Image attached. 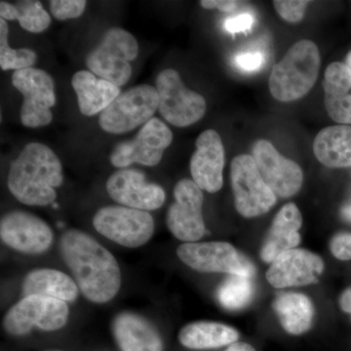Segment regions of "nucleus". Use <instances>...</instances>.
<instances>
[{
	"mask_svg": "<svg viewBox=\"0 0 351 351\" xmlns=\"http://www.w3.org/2000/svg\"><path fill=\"white\" fill-rule=\"evenodd\" d=\"M334 257L341 261L351 260V233H339L330 243Z\"/></svg>",
	"mask_w": 351,
	"mask_h": 351,
	"instance_id": "32",
	"label": "nucleus"
},
{
	"mask_svg": "<svg viewBox=\"0 0 351 351\" xmlns=\"http://www.w3.org/2000/svg\"><path fill=\"white\" fill-rule=\"evenodd\" d=\"M9 27L6 21L0 19V66L3 71H20L32 68L36 63L38 55L27 48L13 49L8 43Z\"/></svg>",
	"mask_w": 351,
	"mask_h": 351,
	"instance_id": "29",
	"label": "nucleus"
},
{
	"mask_svg": "<svg viewBox=\"0 0 351 351\" xmlns=\"http://www.w3.org/2000/svg\"><path fill=\"white\" fill-rule=\"evenodd\" d=\"M138 53V43L133 34L121 27H110L101 43L88 55L86 64L94 75L121 87L130 80V62L137 58Z\"/></svg>",
	"mask_w": 351,
	"mask_h": 351,
	"instance_id": "4",
	"label": "nucleus"
},
{
	"mask_svg": "<svg viewBox=\"0 0 351 351\" xmlns=\"http://www.w3.org/2000/svg\"><path fill=\"white\" fill-rule=\"evenodd\" d=\"M13 86L24 97L20 110L23 125L38 128L52 122L51 108L56 104L54 80L40 69L29 68L14 71Z\"/></svg>",
	"mask_w": 351,
	"mask_h": 351,
	"instance_id": "8",
	"label": "nucleus"
},
{
	"mask_svg": "<svg viewBox=\"0 0 351 351\" xmlns=\"http://www.w3.org/2000/svg\"><path fill=\"white\" fill-rule=\"evenodd\" d=\"M71 85L77 96L80 112L85 117L101 113L121 94L119 86L103 78H97L88 71L75 73Z\"/></svg>",
	"mask_w": 351,
	"mask_h": 351,
	"instance_id": "22",
	"label": "nucleus"
},
{
	"mask_svg": "<svg viewBox=\"0 0 351 351\" xmlns=\"http://www.w3.org/2000/svg\"><path fill=\"white\" fill-rule=\"evenodd\" d=\"M235 62L242 71H256L262 68L265 57L261 52L242 53L237 57Z\"/></svg>",
	"mask_w": 351,
	"mask_h": 351,
	"instance_id": "33",
	"label": "nucleus"
},
{
	"mask_svg": "<svg viewBox=\"0 0 351 351\" xmlns=\"http://www.w3.org/2000/svg\"><path fill=\"white\" fill-rule=\"evenodd\" d=\"M230 181L235 208L244 218L262 216L276 205V195L263 181L253 156L240 154L233 158Z\"/></svg>",
	"mask_w": 351,
	"mask_h": 351,
	"instance_id": "6",
	"label": "nucleus"
},
{
	"mask_svg": "<svg viewBox=\"0 0 351 351\" xmlns=\"http://www.w3.org/2000/svg\"><path fill=\"white\" fill-rule=\"evenodd\" d=\"M255 287L249 277L230 276L221 284L217 297L221 306L228 311H239L254 299Z\"/></svg>",
	"mask_w": 351,
	"mask_h": 351,
	"instance_id": "28",
	"label": "nucleus"
},
{
	"mask_svg": "<svg viewBox=\"0 0 351 351\" xmlns=\"http://www.w3.org/2000/svg\"><path fill=\"white\" fill-rule=\"evenodd\" d=\"M313 152L317 160L326 167H350L351 126L336 125L322 129L314 140Z\"/></svg>",
	"mask_w": 351,
	"mask_h": 351,
	"instance_id": "25",
	"label": "nucleus"
},
{
	"mask_svg": "<svg viewBox=\"0 0 351 351\" xmlns=\"http://www.w3.org/2000/svg\"><path fill=\"white\" fill-rule=\"evenodd\" d=\"M156 88L141 84L123 92L100 113L99 125L110 134L128 133L144 126L158 110Z\"/></svg>",
	"mask_w": 351,
	"mask_h": 351,
	"instance_id": "5",
	"label": "nucleus"
},
{
	"mask_svg": "<svg viewBox=\"0 0 351 351\" xmlns=\"http://www.w3.org/2000/svg\"><path fill=\"white\" fill-rule=\"evenodd\" d=\"M60 252L88 301L106 304L119 292V263L93 237L80 230H69L60 239Z\"/></svg>",
	"mask_w": 351,
	"mask_h": 351,
	"instance_id": "1",
	"label": "nucleus"
},
{
	"mask_svg": "<svg viewBox=\"0 0 351 351\" xmlns=\"http://www.w3.org/2000/svg\"><path fill=\"white\" fill-rule=\"evenodd\" d=\"M158 110L166 121L186 127L199 121L206 112L204 97L184 86L179 73L173 69L161 71L156 78Z\"/></svg>",
	"mask_w": 351,
	"mask_h": 351,
	"instance_id": "7",
	"label": "nucleus"
},
{
	"mask_svg": "<svg viewBox=\"0 0 351 351\" xmlns=\"http://www.w3.org/2000/svg\"><path fill=\"white\" fill-rule=\"evenodd\" d=\"M274 311L283 329L293 336L308 331L313 325L314 307L306 295L300 293H282L274 302Z\"/></svg>",
	"mask_w": 351,
	"mask_h": 351,
	"instance_id": "26",
	"label": "nucleus"
},
{
	"mask_svg": "<svg viewBox=\"0 0 351 351\" xmlns=\"http://www.w3.org/2000/svg\"><path fill=\"white\" fill-rule=\"evenodd\" d=\"M341 216H343V218L345 219L346 221L351 223V202L350 204L343 208V210H341Z\"/></svg>",
	"mask_w": 351,
	"mask_h": 351,
	"instance_id": "38",
	"label": "nucleus"
},
{
	"mask_svg": "<svg viewBox=\"0 0 351 351\" xmlns=\"http://www.w3.org/2000/svg\"><path fill=\"white\" fill-rule=\"evenodd\" d=\"M346 66L351 69V52L348 54V58H346Z\"/></svg>",
	"mask_w": 351,
	"mask_h": 351,
	"instance_id": "39",
	"label": "nucleus"
},
{
	"mask_svg": "<svg viewBox=\"0 0 351 351\" xmlns=\"http://www.w3.org/2000/svg\"><path fill=\"white\" fill-rule=\"evenodd\" d=\"M93 226L103 237L127 248L147 243L154 232V218L149 212L125 206L101 208L94 216Z\"/></svg>",
	"mask_w": 351,
	"mask_h": 351,
	"instance_id": "10",
	"label": "nucleus"
},
{
	"mask_svg": "<svg viewBox=\"0 0 351 351\" xmlns=\"http://www.w3.org/2000/svg\"><path fill=\"white\" fill-rule=\"evenodd\" d=\"M324 103L329 117L341 124H351V69L335 62L325 71Z\"/></svg>",
	"mask_w": 351,
	"mask_h": 351,
	"instance_id": "21",
	"label": "nucleus"
},
{
	"mask_svg": "<svg viewBox=\"0 0 351 351\" xmlns=\"http://www.w3.org/2000/svg\"><path fill=\"white\" fill-rule=\"evenodd\" d=\"M252 152L258 172L274 195L288 198L301 189L304 181L302 168L295 161L284 157L271 143L258 140Z\"/></svg>",
	"mask_w": 351,
	"mask_h": 351,
	"instance_id": "14",
	"label": "nucleus"
},
{
	"mask_svg": "<svg viewBox=\"0 0 351 351\" xmlns=\"http://www.w3.org/2000/svg\"><path fill=\"white\" fill-rule=\"evenodd\" d=\"M200 5L205 9H218L221 12H232L239 6L234 0H201Z\"/></svg>",
	"mask_w": 351,
	"mask_h": 351,
	"instance_id": "35",
	"label": "nucleus"
},
{
	"mask_svg": "<svg viewBox=\"0 0 351 351\" xmlns=\"http://www.w3.org/2000/svg\"><path fill=\"white\" fill-rule=\"evenodd\" d=\"M113 338L121 351H163L156 326L140 314L125 311L112 321Z\"/></svg>",
	"mask_w": 351,
	"mask_h": 351,
	"instance_id": "19",
	"label": "nucleus"
},
{
	"mask_svg": "<svg viewBox=\"0 0 351 351\" xmlns=\"http://www.w3.org/2000/svg\"><path fill=\"white\" fill-rule=\"evenodd\" d=\"M324 270L319 256L304 249H292L271 263L267 280L274 288L298 287L315 283Z\"/></svg>",
	"mask_w": 351,
	"mask_h": 351,
	"instance_id": "17",
	"label": "nucleus"
},
{
	"mask_svg": "<svg viewBox=\"0 0 351 351\" xmlns=\"http://www.w3.org/2000/svg\"><path fill=\"white\" fill-rule=\"evenodd\" d=\"M339 306H341V311L350 313L351 316V287L346 289L341 295Z\"/></svg>",
	"mask_w": 351,
	"mask_h": 351,
	"instance_id": "36",
	"label": "nucleus"
},
{
	"mask_svg": "<svg viewBox=\"0 0 351 351\" xmlns=\"http://www.w3.org/2000/svg\"><path fill=\"white\" fill-rule=\"evenodd\" d=\"M0 237L14 250L38 255L50 248L54 235L48 223L36 215L13 211L2 217Z\"/></svg>",
	"mask_w": 351,
	"mask_h": 351,
	"instance_id": "15",
	"label": "nucleus"
},
{
	"mask_svg": "<svg viewBox=\"0 0 351 351\" xmlns=\"http://www.w3.org/2000/svg\"><path fill=\"white\" fill-rule=\"evenodd\" d=\"M320 54L311 40L295 43L285 56L272 69L269 90L280 101L299 100L315 84L320 69Z\"/></svg>",
	"mask_w": 351,
	"mask_h": 351,
	"instance_id": "3",
	"label": "nucleus"
},
{
	"mask_svg": "<svg viewBox=\"0 0 351 351\" xmlns=\"http://www.w3.org/2000/svg\"><path fill=\"white\" fill-rule=\"evenodd\" d=\"M302 217L294 203H288L281 208L272 221L269 233L261 249V258L265 263H272L281 254L285 253L301 243L299 230L302 228Z\"/></svg>",
	"mask_w": 351,
	"mask_h": 351,
	"instance_id": "20",
	"label": "nucleus"
},
{
	"mask_svg": "<svg viewBox=\"0 0 351 351\" xmlns=\"http://www.w3.org/2000/svg\"><path fill=\"white\" fill-rule=\"evenodd\" d=\"M107 191L122 206L152 211L158 209L166 199L161 186L145 181L140 171L121 169L113 173L107 182Z\"/></svg>",
	"mask_w": 351,
	"mask_h": 351,
	"instance_id": "16",
	"label": "nucleus"
},
{
	"mask_svg": "<svg viewBox=\"0 0 351 351\" xmlns=\"http://www.w3.org/2000/svg\"><path fill=\"white\" fill-rule=\"evenodd\" d=\"M86 4L84 0H52L50 11L57 20L76 19L84 12Z\"/></svg>",
	"mask_w": 351,
	"mask_h": 351,
	"instance_id": "30",
	"label": "nucleus"
},
{
	"mask_svg": "<svg viewBox=\"0 0 351 351\" xmlns=\"http://www.w3.org/2000/svg\"><path fill=\"white\" fill-rule=\"evenodd\" d=\"M253 24L254 17L251 14H240L237 17L226 20L225 29L230 34H237V32L249 31Z\"/></svg>",
	"mask_w": 351,
	"mask_h": 351,
	"instance_id": "34",
	"label": "nucleus"
},
{
	"mask_svg": "<svg viewBox=\"0 0 351 351\" xmlns=\"http://www.w3.org/2000/svg\"><path fill=\"white\" fill-rule=\"evenodd\" d=\"M68 318L66 302L43 295H29L9 309L4 316L3 327L12 336H24L34 326L44 331H57L66 324Z\"/></svg>",
	"mask_w": 351,
	"mask_h": 351,
	"instance_id": "9",
	"label": "nucleus"
},
{
	"mask_svg": "<svg viewBox=\"0 0 351 351\" xmlns=\"http://www.w3.org/2000/svg\"><path fill=\"white\" fill-rule=\"evenodd\" d=\"M172 141V131L168 126L158 119H152L142 126L133 140L120 143L113 149L110 162L117 168L133 163L152 167L160 162Z\"/></svg>",
	"mask_w": 351,
	"mask_h": 351,
	"instance_id": "12",
	"label": "nucleus"
},
{
	"mask_svg": "<svg viewBox=\"0 0 351 351\" xmlns=\"http://www.w3.org/2000/svg\"><path fill=\"white\" fill-rule=\"evenodd\" d=\"M195 147L191 158L193 181L203 191L217 193L223 186L225 167V147L221 136L213 129H208L198 136Z\"/></svg>",
	"mask_w": 351,
	"mask_h": 351,
	"instance_id": "18",
	"label": "nucleus"
},
{
	"mask_svg": "<svg viewBox=\"0 0 351 351\" xmlns=\"http://www.w3.org/2000/svg\"><path fill=\"white\" fill-rule=\"evenodd\" d=\"M177 256L184 265L200 272L228 274L253 278L255 267L228 242H193L180 245Z\"/></svg>",
	"mask_w": 351,
	"mask_h": 351,
	"instance_id": "11",
	"label": "nucleus"
},
{
	"mask_svg": "<svg viewBox=\"0 0 351 351\" xmlns=\"http://www.w3.org/2000/svg\"><path fill=\"white\" fill-rule=\"evenodd\" d=\"M239 332L214 321H196L182 328L179 341L189 350H204L230 346L239 341Z\"/></svg>",
	"mask_w": 351,
	"mask_h": 351,
	"instance_id": "24",
	"label": "nucleus"
},
{
	"mask_svg": "<svg viewBox=\"0 0 351 351\" xmlns=\"http://www.w3.org/2000/svg\"><path fill=\"white\" fill-rule=\"evenodd\" d=\"M225 351H256L255 348L247 343H234L228 346Z\"/></svg>",
	"mask_w": 351,
	"mask_h": 351,
	"instance_id": "37",
	"label": "nucleus"
},
{
	"mask_svg": "<svg viewBox=\"0 0 351 351\" xmlns=\"http://www.w3.org/2000/svg\"><path fill=\"white\" fill-rule=\"evenodd\" d=\"M63 181V167L56 154L46 145L29 143L11 164L7 184L23 204L47 206L56 199L55 189Z\"/></svg>",
	"mask_w": 351,
	"mask_h": 351,
	"instance_id": "2",
	"label": "nucleus"
},
{
	"mask_svg": "<svg viewBox=\"0 0 351 351\" xmlns=\"http://www.w3.org/2000/svg\"><path fill=\"white\" fill-rule=\"evenodd\" d=\"M0 17L5 21L19 22L21 27L32 34H39L48 29L51 24L49 14L43 4L36 0H25L16 4L0 2Z\"/></svg>",
	"mask_w": 351,
	"mask_h": 351,
	"instance_id": "27",
	"label": "nucleus"
},
{
	"mask_svg": "<svg viewBox=\"0 0 351 351\" xmlns=\"http://www.w3.org/2000/svg\"><path fill=\"white\" fill-rule=\"evenodd\" d=\"M23 294L24 297L43 295L64 302H75L80 291L77 284L64 272L39 269L32 270L25 277Z\"/></svg>",
	"mask_w": 351,
	"mask_h": 351,
	"instance_id": "23",
	"label": "nucleus"
},
{
	"mask_svg": "<svg viewBox=\"0 0 351 351\" xmlns=\"http://www.w3.org/2000/svg\"><path fill=\"white\" fill-rule=\"evenodd\" d=\"M175 201L168 209L166 223L176 239L193 243L205 233L202 189L195 182L182 179L176 184Z\"/></svg>",
	"mask_w": 351,
	"mask_h": 351,
	"instance_id": "13",
	"label": "nucleus"
},
{
	"mask_svg": "<svg viewBox=\"0 0 351 351\" xmlns=\"http://www.w3.org/2000/svg\"><path fill=\"white\" fill-rule=\"evenodd\" d=\"M309 1L302 0H276L274 1V8L281 18L290 23L300 22L304 18Z\"/></svg>",
	"mask_w": 351,
	"mask_h": 351,
	"instance_id": "31",
	"label": "nucleus"
}]
</instances>
